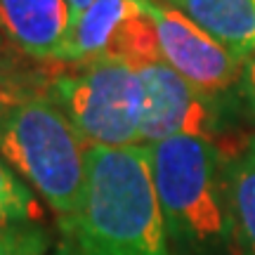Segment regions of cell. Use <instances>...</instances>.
<instances>
[{
	"label": "cell",
	"mask_w": 255,
	"mask_h": 255,
	"mask_svg": "<svg viewBox=\"0 0 255 255\" xmlns=\"http://www.w3.org/2000/svg\"><path fill=\"white\" fill-rule=\"evenodd\" d=\"M38 220H43V206L36 191L0 156V227L38 222Z\"/></svg>",
	"instance_id": "13"
},
{
	"label": "cell",
	"mask_w": 255,
	"mask_h": 255,
	"mask_svg": "<svg viewBox=\"0 0 255 255\" xmlns=\"http://www.w3.org/2000/svg\"><path fill=\"white\" fill-rule=\"evenodd\" d=\"M137 71L144 92L139 144H154L170 137H201L215 142L225 132V97L194 88L165 62L146 64Z\"/></svg>",
	"instance_id": "5"
},
{
	"label": "cell",
	"mask_w": 255,
	"mask_h": 255,
	"mask_svg": "<svg viewBox=\"0 0 255 255\" xmlns=\"http://www.w3.org/2000/svg\"><path fill=\"white\" fill-rule=\"evenodd\" d=\"M66 2H69V7H71V14H73V19L78 17V14H81L83 9H88L92 5V2H95V0H66Z\"/></svg>",
	"instance_id": "16"
},
{
	"label": "cell",
	"mask_w": 255,
	"mask_h": 255,
	"mask_svg": "<svg viewBox=\"0 0 255 255\" xmlns=\"http://www.w3.org/2000/svg\"><path fill=\"white\" fill-rule=\"evenodd\" d=\"M104 57L121 59L135 69H142L146 64L163 62L161 47H158V33H156L154 17L146 7V0L142 9L135 12L119 26V31L111 38V45Z\"/></svg>",
	"instance_id": "11"
},
{
	"label": "cell",
	"mask_w": 255,
	"mask_h": 255,
	"mask_svg": "<svg viewBox=\"0 0 255 255\" xmlns=\"http://www.w3.org/2000/svg\"><path fill=\"white\" fill-rule=\"evenodd\" d=\"M90 144L45 92L0 107V156L64 225L78 213Z\"/></svg>",
	"instance_id": "3"
},
{
	"label": "cell",
	"mask_w": 255,
	"mask_h": 255,
	"mask_svg": "<svg viewBox=\"0 0 255 255\" xmlns=\"http://www.w3.org/2000/svg\"><path fill=\"white\" fill-rule=\"evenodd\" d=\"M50 76L45 95L90 146L139 144L142 78L130 64L100 57Z\"/></svg>",
	"instance_id": "4"
},
{
	"label": "cell",
	"mask_w": 255,
	"mask_h": 255,
	"mask_svg": "<svg viewBox=\"0 0 255 255\" xmlns=\"http://www.w3.org/2000/svg\"><path fill=\"white\" fill-rule=\"evenodd\" d=\"M144 0H95L73 19L64 64H85L107 55L119 26L139 12Z\"/></svg>",
	"instance_id": "10"
},
{
	"label": "cell",
	"mask_w": 255,
	"mask_h": 255,
	"mask_svg": "<svg viewBox=\"0 0 255 255\" xmlns=\"http://www.w3.org/2000/svg\"><path fill=\"white\" fill-rule=\"evenodd\" d=\"M73 14L66 0H0V36L33 62H64Z\"/></svg>",
	"instance_id": "7"
},
{
	"label": "cell",
	"mask_w": 255,
	"mask_h": 255,
	"mask_svg": "<svg viewBox=\"0 0 255 255\" xmlns=\"http://www.w3.org/2000/svg\"><path fill=\"white\" fill-rule=\"evenodd\" d=\"M24 59L26 57L0 36V107L33 92H45L50 76L43 78L38 71L28 69Z\"/></svg>",
	"instance_id": "14"
},
{
	"label": "cell",
	"mask_w": 255,
	"mask_h": 255,
	"mask_svg": "<svg viewBox=\"0 0 255 255\" xmlns=\"http://www.w3.org/2000/svg\"><path fill=\"white\" fill-rule=\"evenodd\" d=\"M144 146L175 253L229 255L227 154L201 137H170Z\"/></svg>",
	"instance_id": "2"
},
{
	"label": "cell",
	"mask_w": 255,
	"mask_h": 255,
	"mask_svg": "<svg viewBox=\"0 0 255 255\" xmlns=\"http://www.w3.org/2000/svg\"><path fill=\"white\" fill-rule=\"evenodd\" d=\"M0 255H76L62 229L57 234L43 220L0 227Z\"/></svg>",
	"instance_id": "12"
},
{
	"label": "cell",
	"mask_w": 255,
	"mask_h": 255,
	"mask_svg": "<svg viewBox=\"0 0 255 255\" xmlns=\"http://www.w3.org/2000/svg\"><path fill=\"white\" fill-rule=\"evenodd\" d=\"M163 62L194 88L227 97L239 92L246 62L165 0H146Z\"/></svg>",
	"instance_id": "6"
},
{
	"label": "cell",
	"mask_w": 255,
	"mask_h": 255,
	"mask_svg": "<svg viewBox=\"0 0 255 255\" xmlns=\"http://www.w3.org/2000/svg\"><path fill=\"white\" fill-rule=\"evenodd\" d=\"M229 255H255V135L227 156Z\"/></svg>",
	"instance_id": "9"
},
{
	"label": "cell",
	"mask_w": 255,
	"mask_h": 255,
	"mask_svg": "<svg viewBox=\"0 0 255 255\" xmlns=\"http://www.w3.org/2000/svg\"><path fill=\"white\" fill-rule=\"evenodd\" d=\"M57 227L76 255H177L144 144L90 146L81 208Z\"/></svg>",
	"instance_id": "1"
},
{
	"label": "cell",
	"mask_w": 255,
	"mask_h": 255,
	"mask_svg": "<svg viewBox=\"0 0 255 255\" xmlns=\"http://www.w3.org/2000/svg\"><path fill=\"white\" fill-rule=\"evenodd\" d=\"M246 62L255 55V0H165Z\"/></svg>",
	"instance_id": "8"
},
{
	"label": "cell",
	"mask_w": 255,
	"mask_h": 255,
	"mask_svg": "<svg viewBox=\"0 0 255 255\" xmlns=\"http://www.w3.org/2000/svg\"><path fill=\"white\" fill-rule=\"evenodd\" d=\"M239 100L246 107L248 116L255 121V55H251L246 59L244 76H241V83H239Z\"/></svg>",
	"instance_id": "15"
}]
</instances>
